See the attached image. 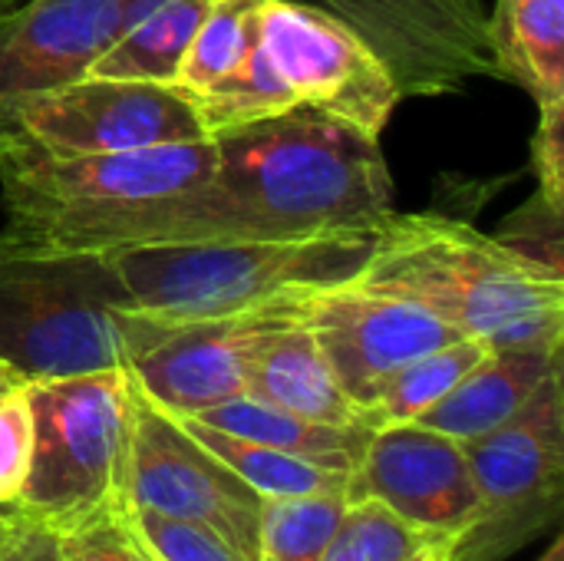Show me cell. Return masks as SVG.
<instances>
[{
  "mask_svg": "<svg viewBox=\"0 0 564 561\" xmlns=\"http://www.w3.org/2000/svg\"><path fill=\"white\" fill-rule=\"evenodd\" d=\"M132 380V377H129ZM261 496L132 384L126 506L198 522L258 561Z\"/></svg>",
  "mask_w": 564,
  "mask_h": 561,
  "instance_id": "9",
  "label": "cell"
},
{
  "mask_svg": "<svg viewBox=\"0 0 564 561\" xmlns=\"http://www.w3.org/2000/svg\"><path fill=\"white\" fill-rule=\"evenodd\" d=\"M10 526H13V506H0V549L10 536Z\"/></svg>",
  "mask_w": 564,
  "mask_h": 561,
  "instance_id": "33",
  "label": "cell"
},
{
  "mask_svg": "<svg viewBox=\"0 0 564 561\" xmlns=\"http://www.w3.org/2000/svg\"><path fill=\"white\" fill-rule=\"evenodd\" d=\"M212 456H218L241 483H248L261 499L314 496V493H347L350 473L321 466L304 456H291L221 430H212L192 417H175Z\"/></svg>",
  "mask_w": 564,
  "mask_h": 561,
  "instance_id": "21",
  "label": "cell"
},
{
  "mask_svg": "<svg viewBox=\"0 0 564 561\" xmlns=\"http://www.w3.org/2000/svg\"><path fill=\"white\" fill-rule=\"evenodd\" d=\"M297 106V99L291 96V89L284 86V79L278 76L264 43L258 40V46L251 50V56L228 76L221 79L215 89H208L205 96L192 99V109L205 129V136L274 116Z\"/></svg>",
  "mask_w": 564,
  "mask_h": 561,
  "instance_id": "25",
  "label": "cell"
},
{
  "mask_svg": "<svg viewBox=\"0 0 564 561\" xmlns=\"http://www.w3.org/2000/svg\"><path fill=\"white\" fill-rule=\"evenodd\" d=\"M10 3H17V0H0V10H3V7H10Z\"/></svg>",
  "mask_w": 564,
  "mask_h": 561,
  "instance_id": "36",
  "label": "cell"
},
{
  "mask_svg": "<svg viewBox=\"0 0 564 561\" xmlns=\"http://www.w3.org/2000/svg\"><path fill=\"white\" fill-rule=\"evenodd\" d=\"M155 331L126 311L109 258L0 248V364L20 380L126 367Z\"/></svg>",
  "mask_w": 564,
  "mask_h": 561,
  "instance_id": "5",
  "label": "cell"
},
{
  "mask_svg": "<svg viewBox=\"0 0 564 561\" xmlns=\"http://www.w3.org/2000/svg\"><path fill=\"white\" fill-rule=\"evenodd\" d=\"M373 235L238 238L112 255L126 311L155 324H195L291 311L297 301L360 278Z\"/></svg>",
  "mask_w": 564,
  "mask_h": 561,
  "instance_id": "4",
  "label": "cell"
},
{
  "mask_svg": "<svg viewBox=\"0 0 564 561\" xmlns=\"http://www.w3.org/2000/svg\"><path fill=\"white\" fill-rule=\"evenodd\" d=\"M347 499H377L436 539H459L482 509L463 443L420 423L370 433L350 473Z\"/></svg>",
  "mask_w": 564,
  "mask_h": 561,
  "instance_id": "13",
  "label": "cell"
},
{
  "mask_svg": "<svg viewBox=\"0 0 564 561\" xmlns=\"http://www.w3.org/2000/svg\"><path fill=\"white\" fill-rule=\"evenodd\" d=\"M499 73L525 86L539 109L564 103V0H499L486 20Z\"/></svg>",
  "mask_w": 564,
  "mask_h": 561,
  "instance_id": "18",
  "label": "cell"
},
{
  "mask_svg": "<svg viewBox=\"0 0 564 561\" xmlns=\"http://www.w3.org/2000/svg\"><path fill=\"white\" fill-rule=\"evenodd\" d=\"M479 519L453 539V561H502L558 522L564 506V387L549 377L539 393L492 433L463 443Z\"/></svg>",
  "mask_w": 564,
  "mask_h": 561,
  "instance_id": "8",
  "label": "cell"
},
{
  "mask_svg": "<svg viewBox=\"0 0 564 561\" xmlns=\"http://www.w3.org/2000/svg\"><path fill=\"white\" fill-rule=\"evenodd\" d=\"M294 317L314 334L340 390L360 413L377 403L410 360L463 337L426 308L357 281L297 301Z\"/></svg>",
  "mask_w": 564,
  "mask_h": 561,
  "instance_id": "12",
  "label": "cell"
},
{
  "mask_svg": "<svg viewBox=\"0 0 564 561\" xmlns=\"http://www.w3.org/2000/svg\"><path fill=\"white\" fill-rule=\"evenodd\" d=\"M33 450L13 509L56 532L126 506L132 380L126 367L26 384Z\"/></svg>",
  "mask_w": 564,
  "mask_h": 561,
  "instance_id": "6",
  "label": "cell"
},
{
  "mask_svg": "<svg viewBox=\"0 0 564 561\" xmlns=\"http://www.w3.org/2000/svg\"><path fill=\"white\" fill-rule=\"evenodd\" d=\"M288 314H294V308L159 327L155 337L126 364V370L132 384L165 413H205L218 403L245 397L254 341Z\"/></svg>",
  "mask_w": 564,
  "mask_h": 561,
  "instance_id": "14",
  "label": "cell"
},
{
  "mask_svg": "<svg viewBox=\"0 0 564 561\" xmlns=\"http://www.w3.org/2000/svg\"><path fill=\"white\" fill-rule=\"evenodd\" d=\"M3 384H10V380H3Z\"/></svg>",
  "mask_w": 564,
  "mask_h": 561,
  "instance_id": "37",
  "label": "cell"
},
{
  "mask_svg": "<svg viewBox=\"0 0 564 561\" xmlns=\"http://www.w3.org/2000/svg\"><path fill=\"white\" fill-rule=\"evenodd\" d=\"M344 509L347 493L264 499L258 561H321Z\"/></svg>",
  "mask_w": 564,
  "mask_h": 561,
  "instance_id": "24",
  "label": "cell"
},
{
  "mask_svg": "<svg viewBox=\"0 0 564 561\" xmlns=\"http://www.w3.org/2000/svg\"><path fill=\"white\" fill-rule=\"evenodd\" d=\"M126 522L139 536V542L152 552L155 561H248L238 555L221 536L198 522L159 516L149 509H122Z\"/></svg>",
  "mask_w": 564,
  "mask_h": 561,
  "instance_id": "27",
  "label": "cell"
},
{
  "mask_svg": "<svg viewBox=\"0 0 564 561\" xmlns=\"http://www.w3.org/2000/svg\"><path fill=\"white\" fill-rule=\"evenodd\" d=\"M122 509H102L59 529L63 561H155L126 522Z\"/></svg>",
  "mask_w": 564,
  "mask_h": 561,
  "instance_id": "28",
  "label": "cell"
},
{
  "mask_svg": "<svg viewBox=\"0 0 564 561\" xmlns=\"http://www.w3.org/2000/svg\"><path fill=\"white\" fill-rule=\"evenodd\" d=\"M492 354L486 341L459 337L446 347H436L416 360H410L377 397V403L364 413V423L370 430L393 427V423H413L430 407H436L476 364H482Z\"/></svg>",
  "mask_w": 564,
  "mask_h": 561,
  "instance_id": "23",
  "label": "cell"
},
{
  "mask_svg": "<svg viewBox=\"0 0 564 561\" xmlns=\"http://www.w3.org/2000/svg\"><path fill=\"white\" fill-rule=\"evenodd\" d=\"M192 420H198V423H205L212 430H221V433H231V436H241V440L291 453V456L314 460V463L340 470V473H354V466L360 463V456L367 450V440L373 433L367 427L314 423V420L294 417L288 410L258 403L251 397H235V400L218 403V407H212L205 413H195Z\"/></svg>",
  "mask_w": 564,
  "mask_h": 561,
  "instance_id": "19",
  "label": "cell"
},
{
  "mask_svg": "<svg viewBox=\"0 0 564 561\" xmlns=\"http://www.w3.org/2000/svg\"><path fill=\"white\" fill-rule=\"evenodd\" d=\"M564 103L539 109V132H535V175H539V198L562 215L564 208Z\"/></svg>",
  "mask_w": 564,
  "mask_h": 561,
  "instance_id": "30",
  "label": "cell"
},
{
  "mask_svg": "<svg viewBox=\"0 0 564 561\" xmlns=\"http://www.w3.org/2000/svg\"><path fill=\"white\" fill-rule=\"evenodd\" d=\"M212 3L215 0H162L139 23L119 33L86 76L145 79L172 86L178 63Z\"/></svg>",
  "mask_w": 564,
  "mask_h": 561,
  "instance_id": "20",
  "label": "cell"
},
{
  "mask_svg": "<svg viewBox=\"0 0 564 561\" xmlns=\"http://www.w3.org/2000/svg\"><path fill=\"white\" fill-rule=\"evenodd\" d=\"M33 450V413L26 380L0 384V506H17Z\"/></svg>",
  "mask_w": 564,
  "mask_h": 561,
  "instance_id": "29",
  "label": "cell"
},
{
  "mask_svg": "<svg viewBox=\"0 0 564 561\" xmlns=\"http://www.w3.org/2000/svg\"><path fill=\"white\" fill-rule=\"evenodd\" d=\"M3 380H20V377H17L10 367H3V364H0V384H3Z\"/></svg>",
  "mask_w": 564,
  "mask_h": 561,
  "instance_id": "35",
  "label": "cell"
},
{
  "mask_svg": "<svg viewBox=\"0 0 564 561\" xmlns=\"http://www.w3.org/2000/svg\"><path fill=\"white\" fill-rule=\"evenodd\" d=\"M261 7L264 0H215L178 63L172 89L192 103L228 79L261 40Z\"/></svg>",
  "mask_w": 564,
  "mask_h": 561,
  "instance_id": "22",
  "label": "cell"
},
{
  "mask_svg": "<svg viewBox=\"0 0 564 561\" xmlns=\"http://www.w3.org/2000/svg\"><path fill=\"white\" fill-rule=\"evenodd\" d=\"M357 284L413 301L492 350H564L562 268L466 222L397 212Z\"/></svg>",
  "mask_w": 564,
  "mask_h": 561,
  "instance_id": "3",
  "label": "cell"
},
{
  "mask_svg": "<svg viewBox=\"0 0 564 561\" xmlns=\"http://www.w3.org/2000/svg\"><path fill=\"white\" fill-rule=\"evenodd\" d=\"M208 139L165 83L83 76L0 103V155L83 159Z\"/></svg>",
  "mask_w": 564,
  "mask_h": 561,
  "instance_id": "7",
  "label": "cell"
},
{
  "mask_svg": "<svg viewBox=\"0 0 564 561\" xmlns=\"http://www.w3.org/2000/svg\"><path fill=\"white\" fill-rule=\"evenodd\" d=\"M406 561H453V539H433L430 546H423L413 559Z\"/></svg>",
  "mask_w": 564,
  "mask_h": 561,
  "instance_id": "32",
  "label": "cell"
},
{
  "mask_svg": "<svg viewBox=\"0 0 564 561\" xmlns=\"http://www.w3.org/2000/svg\"><path fill=\"white\" fill-rule=\"evenodd\" d=\"M3 251L112 258L251 238L215 175L212 139L83 159L0 155Z\"/></svg>",
  "mask_w": 564,
  "mask_h": 561,
  "instance_id": "1",
  "label": "cell"
},
{
  "mask_svg": "<svg viewBox=\"0 0 564 561\" xmlns=\"http://www.w3.org/2000/svg\"><path fill=\"white\" fill-rule=\"evenodd\" d=\"M208 139L218 185L251 238L373 235L397 215L380 139L337 116L291 106Z\"/></svg>",
  "mask_w": 564,
  "mask_h": 561,
  "instance_id": "2",
  "label": "cell"
},
{
  "mask_svg": "<svg viewBox=\"0 0 564 561\" xmlns=\"http://www.w3.org/2000/svg\"><path fill=\"white\" fill-rule=\"evenodd\" d=\"M0 561H63L59 532L53 526L13 509V526L0 549Z\"/></svg>",
  "mask_w": 564,
  "mask_h": 561,
  "instance_id": "31",
  "label": "cell"
},
{
  "mask_svg": "<svg viewBox=\"0 0 564 561\" xmlns=\"http://www.w3.org/2000/svg\"><path fill=\"white\" fill-rule=\"evenodd\" d=\"M393 73L400 96H443L502 76L479 0H324Z\"/></svg>",
  "mask_w": 564,
  "mask_h": 561,
  "instance_id": "11",
  "label": "cell"
},
{
  "mask_svg": "<svg viewBox=\"0 0 564 561\" xmlns=\"http://www.w3.org/2000/svg\"><path fill=\"white\" fill-rule=\"evenodd\" d=\"M261 43L297 106L383 136L403 99L387 63L334 13L301 0H264Z\"/></svg>",
  "mask_w": 564,
  "mask_h": 561,
  "instance_id": "10",
  "label": "cell"
},
{
  "mask_svg": "<svg viewBox=\"0 0 564 561\" xmlns=\"http://www.w3.org/2000/svg\"><path fill=\"white\" fill-rule=\"evenodd\" d=\"M122 33V0H17L0 10V103L83 79Z\"/></svg>",
  "mask_w": 564,
  "mask_h": 561,
  "instance_id": "15",
  "label": "cell"
},
{
  "mask_svg": "<svg viewBox=\"0 0 564 561\" xmlns=\"http://www.w3.org/2000/svg\"><path fill=\"white\" fill-rule=\"evenodd\" d=\"M562 354L564 350L535 347L492 350L436 407H430L413 423L436 430L456 443L479 440L512 420L549 377L562 374Z\"/></svg>",
  "mask_w": 564,
  "mask_h": 561,
  "instance_id": "17",
  "label": "cell"
},
{
  "mask_svg": "<svg viewBox=\"0 0 564 561\" xmlns=\"http://www.w3.org/2000/svg\"><path fill=\"white\" fill-rule=\"evenodd\" d=\"M433 539L377 499H347L321 561H406Z\"/></svg>",
  "mask_w": 564,
  "mask_h": 561,
  "instance_id": "26",
  "label": "cell"
},
{
  "mask_svg": "<svg viewBox=\"0 0 564 561\" xmlns=\"http://www.w3.org/2000/svg\"><path fill=\"white\" fill-rule=\"evenodd\" d=\"M245 397L327 427H367L360 407L340 390L314 334L294 314L274 321L254 341Z\"/></svg>",
  "mask_w": 564,
  "mask_h": 561,
  "instance_id": "16",
  "label": "cell"
},
{
  "mask_svg": "<svg viewBox=\"0 0 564 561\" xmlns=\"http://www.w3.org/2000/svg\"><path fill=\"white\" fill-rule=\"evenodd\" d=\"M539 561H564V542H562V539H555V542H552V546L545 549V555H542Z\"/></svg>",
  "mask_w": 564,
  "mask_h": 561,
  "instance_id": "34",
  "label": "cell"
}]
</instances>
